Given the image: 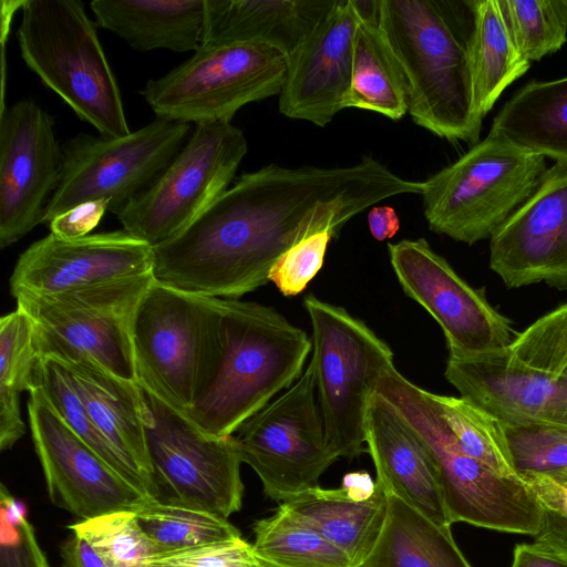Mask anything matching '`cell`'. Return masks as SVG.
<instances>
[{
	"instance_id": "1",
	"label": "cell",
	"mask_w": 567,
	"mask_h": 567,
	"mask_svg": "<svg viewBox=\"0 0 567 567\" xmlns=\"http://www.w3.org/2000/svg\"><path fill=\"white\" fill-rule=\"evenodd\" d=\"M422 186L371 156L344 167L264 166L241 175L192 225L153 247L154 280L192 295L238 299L266 285L279 257L302 238L324 229L337 235L373 204L421 194Z\"/></svg>"
},
{
	"instance_id": "2",
	"label": "cell",
	"mask_w": 567,
	"mask_h": 567,
	"mask_svg": "<svg viewBox=\"0 0 567 567\" xmlns=\"http://www.w3.org/2000/svg\"><path fill=\"white\" fill-rule=\"evenodd\" d=\"M452 2L378 0L379 28L405 81L413 122L450 142L480 141L470 59L473 6L460 19Z\"/></svg>"
},
{
	"instance_id": "3",
	"label": "cell",
	"mask_w": 567,
	"mask_h": 567,
	"mask_svg": "<svg viewBox=\"0 0 567 567\" xmlns=\"http://www.w3.org/2000/svg\"><path fill=\"white\" fill-rule=\"evenodd\" d=\"M218 311L213 372L185 415L226 437L299 379L312 342L272 307L218 298Z\"/></svg>"
},
{
	"instance_id": "4",
	"label": "cell",
	"mask_w": 567,
	"mask_h": 567,
	"mask_svg": "<svg viewBox=\"0 0 567 567\" xmlns=\"http://www.w3.org/2000/svg\"><path fill=\"white\" fill-rule=\"evenodd\" d=\"M377 393L394 406L425 447L451 524L464 522L532 536L539 532L543 506L535 493L520 478L502 476L467 455L440 415L432 392L392 367L381 378Z\"/></svg>"
},
{
	"instance_id": "5",
	"label": "cell",
	"mask_w": 567,
	"mask_h": 567,
	"mask_svg": "<svg viewBox=\"0 0 567 567\" xmlns=\"http://www.w3.org/2000/svg\"><path fill=\"white\" fill-rule=\"evenodd\" d=\"M17 39L21 56L49 89L103 136L130 134L122 95L78 0H25Z\"/></svg>"
},
{
	"instance_id": "6",
	"label": "cell",
	"mask_w": 567,
	"mask_h": 567,
	"mask_svg": "<svg viewBox=\"0 0 567 567\" xmlns=\"http://www.w3.org/2000/svg\"><path fill=\"white\" fill-rule=\"evenodd\" d=\"M545 158L489 133L422 182L429 228L467 245L491 239L537 190Z\"/></svg>"
},
{
	"instance_id": "7",
	"label": "cell",
	"mask_w": 567,
	"mask_h": 567,
	"mask_svg": "<svg viewBox=\"0 0 567 567\" xmlns=\"http://www.w3.org/2000/svg\"><path fill=\"white\" fill-rule=\"evenodd\" d=\"M312 328L316 392L326 439L337 458L367 451L365 417L394 354L362 320L309 295L303 300Z\"/></svg>"
},
{
	"instance_id": "8",
	"label": "cell",
	"mask_w": 567,
	"mask_h": 567,
	"mask_svg": "<svg viewBox=\"0 0 567 567\" xmlns=\"http://www.w3.org/2000/svg\"><path fill=\"white\" fill-rule=\"evenodd\" d=\"M218 298L153 281L133 324L138 384L186 413L206 385L218 342Z\"/></svg>"
},
{
	"instance_id": "9",
	"label": "cell",
	"mask_w": 567,
	"mask_h": 567,
	"mask_svg": "<svg viewBox=\"0 0 567 567\" xmlns=\"http://www.w3.org/2000/svg\"><path fill=\"white\" fill-rule=\"evenodd\" d=\"M153 281L151 272L59 293L21 295L14 299L17 308L32 322L40 357L83 354L114 375L137 382L133 324Z\"/></svg>"
},
{
	"instance_id": "10",
	"label": "cell",
	"mask_w": 567,
	"mask_h": 567,
	"mask_svg": "<svg viewBox=\"0 0 567 567\" xmlns=\"http://www.w3.org/2000/svg\"><path fill=\"white\" fill-rule=\"evenodd\" d=\"M286 74V55L268 45H200L185 62L150 80L141 94L159 118L230 122L246 104L280 94Z\"/></svg>"
},
{
	"instance_id": "11",
	"label": "cell",
	"mask_w": 567,
	"mask_h": 567,
	"mask_svg": "<svg viewBox=\"0 0 567 567\" xmlns=\"http://www.w3.org/2000/svg\"><path fill=\"white\" fill-rule=\"evenodd\" d=\"M190 123L157 117L122 137L79 134L62 145L61 179L43 224L91 200H109L118 215L146 190L186 144Z\"/></svg>"
},
{
	"instance_id": "12",
	"label": "cell",
	"mask_w": 567,
	"mask_h": 567,
	"mask_svg": "<svg viewBox=\"0 0 567 567\" xmlns=\"http://www.w3.org/2000/svg\"><path fill=\"white\" fill-rule=\"evenodd\" d=\"M141 389L155 498L228 519L240 509L244 494L234 436L205 433L184 413Z\"/></svg>"
},
{
	"instance_id": "13",
	"label": "cell",
	"mask_w": 567,
	"mask_h": 567,
	"mask_svg": "<svg viewBox=\"0 0 567 567\" xmlns=\"http://www.w3.org/2000/svg\"><path fill=\"white\" fill-rule=\"evenodd\" d=\"M247 148L230 122L195 124L171 164L116 216L123 230L152 247L174 238L228 189Z\"/></svg>"
},
{
	"instance_id": "14",
	"label": "cell",
	"mask_w": 567,
	"mask_h": 567,
	"mask_svg": "<svg viewBox=\"0 0 567 567\" xmlns=\"http://www.w3.org/2000/svg\"><path fill=\"white\" fill-rule=\"evenodd\" d=\"M233 436L241 462L256 472L271 499L280 504L319 486L337 457L328 446L316 401L312 364Z\"/></svg>"
},
{
	"instance_id": "15",
	"label": "cell",
	"mask_w": 567,
	"mask_h": 567,
	"mask_svg": "<svg viewBox=\"0 0 567 567\" xmlns=\"http://www.w3.org/2000/svg\"><path fill=\"white\" fill-rule=\"evenodd\" d=\"M392 269L404 293L440 324L449 354L473 355L508 347L512 322L470 286L424 238L388 244Z\"/></svg>"
},
{
	"instance_id": "16",
	"label": "cell",
	"mask_w": 567,
	"mask_h": 567,
	"mask_svg": "<svg viewBox=\"0 0 567 567\" xmlns=\"http://www.w3.org/2000/svg\"><path fill=\"white\" fill-rule=\"evenodd\" d=\"M64 155L53 117L33 100L0 116V246L20 240L39 224L61 179Z\"/></svg>"
},
{
	"instance_id": "17",
	"label": "cell",
	"mask_w": 567,
	"mask_h": 567,
	"mask_svg": "<svg viewBox=\"0 0 567 567\" xmlns=\"http://www.w3.org/2000/svg\"><path fill=\"white\" fill-rule=\"evenodd\" d=\"M29 393L32 442L55 506L84 520L133 511L147 498L64 423L39 388Z\"/></svg>"
},
{
	"instance_id": "18",
	"label": "cell",
	"mask_w": 567,
	"mask_h": 567,
	"mask_svg": "<svg viewBox=\"0 0 567 567\" xmlns=\"http://www.w3.org/2000/svg\"><path fill=\"white\" fill-rule=\"evenodd\" d=\"M153 247L125 230L78 239L53 234L30 245L10 277L13 298L43 296L151 274Z\"/></svg>"
},
{
	"instance_id": "19",
	"label": "cell",
	"mask_w": 567,
	"mask_h": 567,
	"mask_svg": "<svg viewBox=\"0 0 567 567\" xmlns=\"http://www.w3.org/2000/svg\"><path fill=\"white\" fill-rule=\"evenodd\" d=\"M489 267L508 288L545 282L567 290V161L489 239Z\"/></svg>"
},
{
	"instance_id": "20",
	"label": "cell",
	"mask_w": 567,
	"mask_h": 567,
	"mask_svg": "<svg viewBox=\"0 0 567 567\" xmlns=\"http://www.w3.org/2000/svg\"><path fill=\"white\" fill-rule=\"evenodd\" d=\"M444 377L462 398L502 422L567 427V377L526 365L507 347L449 354Z\"/></svg>"
},
{
	"instance_id": "21",
	"label": "cell",
	"mask_w": 567,
	"mask_h": 567,
	"mask_svg": "<svg viewBox=\"0 0 567 567\" xmlns=\"http://www.w3.org/2000/svg\"><path fill=\"white\" fill-rule=\"evenodd\" d=\"M358 20L354 0H336L287 58V74L279 94V111L285 116L323 127L346 109Z\"/></svg>"
},
{
	"instance_id": "22",
	"label": "cell",
	"mask_w": 567,
	"mask_h": 567,
	"mask_svg": "<svg viewBox=\"0 0 567 567\" xmlns=\"http://www.w3.org/2000/svg\"><path fill=\"white\" fill-rule=\"evenodd\" d=\"M365 445L377 481L434 523L451 526L435 467L421 441L381 394L371 400L365 417Z\"/></svg>"
},
{
	"instance_id": "23",
	"label": "cell",
	"mask_w": 567,
	"mask_h": 567,
	"mask_svg": "<svg viewBox=\"0 0 567 567\" xmlns=\"http://www.w3.org/2000/svg\"><path fill=\"white\" fill-rule=\"evenodd\" d=\"M389 497L377 480L354 473L346 476L342 487L317 486L280 504L316 527L359 567L382 532Z\"/></svg>"
},
{
	"instance_id": "24",
	"label": "cell",
	"mask_w": 567,
	"mask_h": 567,
	"mask_svg": "<svg viewBox=\"0 0 567 567\" xmlns=\"http://www.w3.org/2000/svg\"><path fill=\"white\" fill-rule=\"evenodd\" d=\"M53 359L66 370L101 434L122 457L151 477L146 406L140 384L114 375L83 354L68 353Z\"/></svg>"
},
{
	"instance_id": "25",
	"label": "cell",
	"mask_w": 567,
	"mask_h": 567,
	"mask_svg": "<svg viewBox=\"0 0 567 567\" xmlns=\"http://www.w3.org/2000/svg\"><path fill=\"white\" fill-rule=\"evenodd\" d=\"M336 0H209L200 45L256 43L286 58L308 38Z\"/></svg>"
},
{
	"instance_id": "26",
	"label": "cell",
	"mask_w": 567,
	"mask_h": 567,
	"mask_svg": "<svg viewBox=\"0 0 567 567\" xmlns=\"http://www.w3.org/2000/svg\"><path fill=\"white\" fill-rule=\"evenodd\" d=\"M95 23L138 51H197L209 0H93Z\"/></svg>"
},
{
	"instance_id": "27",
	"label": "cell",
	"mask_w": 567,
	"mask_h": 567,
	"mask_svg": "<svg viewBox=\"0 0 567 567\" xmlns=\"http://www.w3.org/2000/svg\"><path fill=\"white\" fill-rule=\"evenodd\" d=\"M491 134L555 161H567V76L520 87L494 117Z\"/></svg>"
},
{
	"instance_id": "28",
	"label": "cell",
	"mask_w": 567,
	"mask_h": 567,
	"mask_svg": "<svg viewBox=\"0 0 567 567\" xmlns=\"http://www.w3.org/2000/svg\"><path fill=\"white\" fill-rule=\"evenodd\" d=\"M359 20L353 38L352 81L346 107L377 112L393 121L408 113L401 69L378 23V0H354Z\"/></svg>"
},
{
	"instance_id": "29",
	"label": "cell",
	"mask_w": 567,
	"mask_h": 567,
	"mask_svg": "<svg viewBox=\"0 0 567 567\" xmlns=\"http://www.w3.org/2000/svg\"><path fill=\"white\" fill-rule=\"evenodd\" d=\"M359 567H472L442 526L390 495L382 532Z\"/></svg>"
},
{
	"instance_id": "30",
	"label": "cell",
	"mask_w": 567,
	"mask_h": 567,
	"mask_svg": "<svg viewBox=\"0 0 567 567\" xmlns=\"http://www.w3.org/2000/svg\"><path fill=\"white\" fill-rule=\"evenodd\" d=\"M470 59L474 101L482 118L504 90L524 75L530 63L514 47L496 0H472Z\"/></svg>"
},
{
	"instance_id": "31",
	"label": "cell",
	"mask_w": 567,
	"mask_h": 567,
	"mask_svg": "<svg viewBox=\"0 0 567 567\" xmlns=\"http://www.w3.org/2000/svg\"><path fill=\"white\" fill-rule=\"evenodd\" d=\"M252 529L254 550L266 567H353L340 548L285 504Z\"/></svg>"
},
{
	"instance_id": "32",
	"label": "cell",
	"mask_w": 567,
	"mask_h": 567,
	"mask_svg": "<svg viewBox=\"0 0 567 567\" xmlns=\"http://www.w3.org/2000/svg\"><path fill=\"white\" fill-rule=\"evenodd\" d=\"M40 360L29 317L19 308L0 319V449H11L24 434L20 394L34 388Z\"/></svg>"
},
{
	"instance_id": "33",
	"label": "cell",
	"mask_w": 567,
	"mask_h": 567,
	"mask_svg": "<svg viewBox=\"0 0 567 567\" xmlns=\"http://www.w3.org/2000/svg\"><path fill=\"white\" fill-rule=\"evenodd\" d=\"M64 423L99 456L143 495L155 498L151 477L122 457L92 421L64 367L53 358L40 357L34 388Z\"/></svg>"
},
{
	"instance_id": "34",
	"label": "cell",
	"mask_w": 567,
	"mask_h": 567,
	"mask_svg": "<svg viewBox=\"0 0 567 567\" xmlns=\"http://www.w3.org/2000/svg\"><path fill=\"white\" fill-rule=\"evenodd\" d=\"M133 512L158 555L241 536L226 518L154 497L142 501Z\"/></svg>"
},
{
	"instance_id": "35",
	"label": "cell",
	"mask_w": 567,
	"mask_h": 567,
	"mask_svg": "<svg viewBox=\"0 0 567 567\" xmlns=\"http://www.w3.org/2000/svg\"><path fill=\"white\" fill-rule=\"evenodd\" d=\"M432 398L444 423L467 455L502 476L517 477L497 417L462 396L432 393Z\"/></svg>"
},
{
	"instance_id": "36",
	"label": "cell",
	"mask_w": 567,
	"mask_h": 567,
	"mask_svg": "<svg viewBox=\"0 0 567 567\" xmlns=\"http://www.w3.org/2000/svg\"><path fill=\"white\" fill-rule=\"evenodd\" d=\"M518 53L529 63L558 51L567 41L561 0H496Z\"/></svg>"
},
{
	"instance_id": "37",
	"label": "cell",
	"mask_w": 567,
	"mask_h": 567,
	"mask_svg": "<svg viewBox=\"0 0 567 567\" xmlns=\"http://www.w3.org/2000/svg\"><path fill=\"white\" fill-rule=\"evenodd\" d=\"M85 538L107 567H153L158 551L133 511L112 512L69 526Z\"/></svg>"
},
{
	"instance_id": "38",
	"label": "cell",
	"mask_w": 567,
	"mask_h": 567,
	"mask_svg": "<svg viewBox=\"0 0 567 567\" xmlns=\"http://www.w3.org/2000/svg\"><path fill=\"white\" fill-rule=\"evenodd\" d=\"M502 425L511 466L522 481L567 470V427Z\"/></svg>"
},
{
	"instance_id": "39",
	"label": "cell",
	"mask_w": 567,
	"mask_h": 567,
	"mask_svg": "<svg viewBox=\"0 0 567 567\" xmlns=\"http://www.w3.org/2000/svg\"><path fill=\"white\" fill-rule=\"evenodd\" d=\"M0 567H51L24 505L3 484L0 489Z\"/></svg>"
},
{
	"instance_id": "40",
	"label": "cell",
	"mask_w": 567,
	"mask_h": 567,
	"mask_svg": "<svg viewBox=\"0 0 567 567\" xmlns=\"http://www.w3.org/2000/svg\"><path fill=\"white\" fill-rule=\"evenodd\" d=\"M334 236L332 230L324 229L292 245L270 269L269 281L286 297L301 293L321 269L328 244Z\"/></svg>"
},
{
	"instance_id": "41",
	"label": "cell",
	"mask_w": 567,
	"mask_h": 567,
	"mask_svg": "<svg viewBox=\"0 0 567 567\" xmlns=\"http://www.w3.org/2000/svg\"><path fill=\"white\" fill-rule=\"evenodd\" d=\"M543 506V524L536 543L567 554V470L523 480Z\"/></svg>"
},
{
	"instance_id": "42",
	"label": "cell",
	"mask_w": 567,
	"mask_h": 567,
	"mask_svg": "<svg viewBox=\"0 0 567 567\" xmlns=\"http://www.w3.org/2000/svg\"><path fill=\"white\" fill-rule=\"evenodd\" d=\"M153 567H266L252 544L241 536L205 544L189 549L165 553L153 560Z\"/></svg>"
},
{
	"instance_id": "43",
	"label": "cell",
	"mask_w": 567,
	"mask_h": 567,
	"mask_svg": "<svg viewBox=\"0 0 567 567\" xmlns=\"http://www.w3.org/2000/svg\"><path fill=\"white\" fill-rule=\"evenodd\" d=\"M109 207V200L85 202L58 215L48 225L51 234L62 239L82 238L100 224Z\"/></svg>"
},
{
	"instance_id": "44",
	"label": "cell",
	"mask_w": 567,
	"mask_h": 567,
	"mask_svg": "<svg viewBox=\"0 0 567 567\" xmlns=\"http://www.w3.org/2000/svg\"><path fill=\"white\" fill-rule=\"evenodd\" d=\"M511 567H567V554L536 542L518 544Z\"/></svg>"
},
{
	"instance_id": "45",
	"label": "cell",
	"mask_w": 567,
	"mask_h": 567,
	"mask_svg": "<svg viewBox=\"0 0 567 567\" xmlns=\"http://www.w3.org/2000/svg\"><path fill=\"white\" fill-rule=\"evenodd\" d=\"M63 567H107L90 543L72 533L61 546Z\"/></svg>"
},
{
	"instance_id": "46",
	"label": "cell",
	"mask_w": 567,
	"mask_h": 567,
	"mask_svg": "<svg viewBox=\"0 0 567 567\" xmlns=\"http://www.w3.org/2000/svg\"><path fill=\"white\" fill-rule=\"evenodd\" d=\"M368 224L372 236L380 241L392 238L400 228L399 217L390 206L372 207L368 213Z\"/></svg>"
},
{
	"instance_id": "47",
	"label": "cell",
	"mask_w": 567,
	"mask_h": 567,
	"mask_svg": "<svg viewBox=\"0 0 567 567\" xmlns=\"http://www.w3.org/2000/svg\"><path fill=\"white\" fill-rule=\"evenodd\" d=\"M561 6H563L564 11H565L566 17H567V0H561Z\"/></svg>"
}]
</instances>
